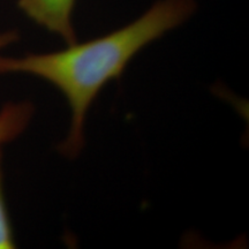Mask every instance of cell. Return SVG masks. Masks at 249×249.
I'll list each match as a JSON object with an SVG mask.
<instances>
[{
	"instance_id": "6da1fadb",
	"label": "cell",
	"mask_w": 249,
	"mask_h": 249,
	"mask_svg": "<svg viewBox=\"0 0 249 249\" xmlns=\"http://www.w3.org/2000/svg\"><path fill=\"white\" fill-rule=\"evenodd\" d=\"M196 9L194 0H158L135 21L85 43L68 44L49 53L0 55V74H27L49 82L71 107L67 138L60 154L75 158L85 144V123L92 102L110 81L120 79L130 60L145 46L186 22Z\"/></svg>"
},
{
	"instance_id": "3957f363",
	"label": "cell",
	"mask_w": 249,
	"mask_h": 249,
	"mask_svg": "<svg viewBox=\"0 0 249 249\" xmlns=\"http://www.w3.org/2000/svg\"><path fill=\"white\" fill-rule=\"evenodd\" d=\"M34 105L28 101L9 102L0 108V145L14 141L28 128Z\"/></svg>"
},
{
	"instance_id": "5b68a950",
	"label": "cell",
	"mask_w": 249,
	"mask_h": 249,
	"mask_svg": "<svg viewBox=\"0 0 249 249\" xmlns=\"http://www.w3.org/2000/svg\"><path fill=\"white\" fill-rule=\"evenodd\" d=\"M18 39V35L15 30L0 31V51L7 48L8 45L13 44Z\"/></svg>"
},
{
	"instance_id": "7a4b0ae2",
	"label": "cell",
	"mask_w": 249,
	"mask_h": 249,
	"mask_svg": "<svg viewBox=\"0 0 249 249\" xmlns=\"http://www.w3.org/2000/svg\"><path fill=\"white\" fill-rule=\"evenodd\" d=\"M76 0H18V6L33 22L68 44L76 42L73 13Z\"/></svg>"
},
{
	"instance_id": "277c9868",
	"label": "cell",
	"mask_w": 249,
	"mask_h": 249,
	"mask_svg": "<svg viewBox=\"0 0 249 249\" xmlns=\"http://www.w3.org/2000/svg\"><path fill=\"white\" fill-rule=\"evenodd\" d=\"M2 150L0 145V249H13L17 247L13 227L7 207H6L4 189H2Z\"/></svg>"
}]
</instances>
